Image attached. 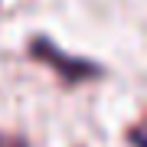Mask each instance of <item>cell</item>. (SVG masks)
Returning a JSON list of instances; mask_svg holds the SVG:
<instances>
[{"label":"cell","instance_id":"obj_1","mask_svg":"<svg viewBox=\"0 0 147 147\" xmlns=\"http://www.w3.org/2000/svg\"><path fill=\"white\" fill-rule=\"evenodd\" d=\"M30 56L36 59V62L42 65H49L53 72L62 79L65 85H79V82H92V79H98L101 75V69L98 65H92V62H85V59H75V56H65V53H59V49L49 42L46 36H33L30 39Z\"/></svg>","mask_w":147,"mask_h":147},{"label":"cell","instance_id":"obj_2","mask_svg":"<svg viewBox=\"0 0 147 147\" xmlns=\"http://www.w3.org/2000/svg\"><path fill=\"white\" fill-rule=\"evenodd\" d=\"M0 147H26L20 137H0Z\"/></svg>","mask_w":147,"mask_h":147}]
</instances>
